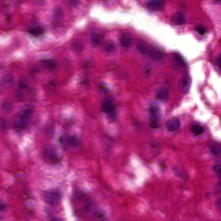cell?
<instances>
[{"mask_svg": "<svg viewBox=\"0 0 221 221\" xmlns=\"http://www.w3.org/2000/svg\"><path fill=\"white\" fill-rule=\"evenodd\" d=\"M191 130L195 135L198 136L204 133V128L201 125L194 124L191 127Z\"/></svg>", "mask_w": 221, "mask_h": 221, "instance_id": "14", "label": "cell"}, {"mask_svg": "<svg viewBox=\"0 0 221 221\" xmlns=\"http://www.w3.org/2000/svg\"><path fill=\"white\" fill-rule=\"evenodd\" d=\"M50 221H63L61 219L57 217H52Z\"/></svg>", "mask_w": 221, "mask_h": 221, "instance_id": "29", "label": "cell"}, {"mask_svg": "<svg viewBox=\"0 0 221 221\" xmlns=\"http://www.w3.org/2000/svg\"><path fill=\"white\" fill-rule=\"evenodd\" d=\"M165 2L161 0H152L148 2L147 7L153 11H159L163 9L165 6Z\"/></svg>", "mask_w": 221, "mask_h": 221, "instance_id": "6", "label": "cell"}, {"mask_svg": "<svg viewBox=\"0 0 221 221\" xmlns=\"http://www.w3.org/2000/svg\"><path fill=\"white\" fill-rule=\"evenodd\" d=\"M102 110L112 118L117 116L116 107L115 100L112 97H107L103 100L102 104Z\"/></svg>", "mask_w": 221, "mask_h": 221, "instance_id": "2", "label": "cell"}, {"mask_svg": "<svg viewBox=\"0 0 221 221\" xmlns=\"http://www.w3.org/2000/svg\"><path fill=\"white\" fill-rule=\"evenodd\" d=\"M171 20L174 24L178 25H184L186 22L185 17L181 13H177L173 15L171 17Z\"/></svg>", "mask_w": 221, "mask_h": 221, "instance_id": "7", "label": "cell"}, {"mask_svg": "<svg viewBox=\"0 0 221 221\" xmlns=\"http://www.w3.org/2000/svg\"><path fill=\"white\" fill-rule=\"evenodd\" d=\"M27 32L32 35H38L43 33L44 30L40 27H35L29 29Z\"/></svg>", "mask_w": 221, "mask_h": 221, "instance_id": "16", "label": "cell"}, {"mask_svg": "<svg viewBox=\"0 0 221 221\" xmlns=\"http://www.w3.org/2000/svg\"><path fill=\"white\" fill-rule=\"evenodd\" d=\"M150 55L153 59L160 60L165 56V53L163 51L159 49H155L150 52Z\"/></svg>", "mask_w": 221, "mask_h": 221, "instance_id": "11", "label": "cell"}, {"mask_svg": "<svg viewBox=\"0 0 221 221\" xmlns=\"http://www.w3.org/2000/svg\"><path fill=\"white\" fill-rule=\"evenodd\" d=\"M181 125V122L178 118L173 117L168 119L166 122L167 128L171 131L177 130Z\"/></svg>", "mask_w": 221, "mask_h": 221, "instance_id": "5", "label": "cell"}, {"mask_svg": "<svg viewBox=\"0 0 221 221\" xmlns=\"http://www.w3.org/2000/svg\"><path fill=\"white\" fill-rule=\"evenodd\" d=\"M44 67L49 70H53L57 66V63L55 60L51 59H46L42 60Z\"/></svg>", "mask_w": 221, "mask_h": 221, "instance_id": "10", "label": "cell"}, {"mask_svg": "<svg viewBox=\"0 0 221 221\" xmlns=\"http://www.w3.org/2000/svg\"><path fill=\"white\" fill-rule=\"evenodd\" d=\"M192 80L189 76H185L181 79L179 83V87L182 93L187 94L191 88Z\"/></svg>", "mask_w": 221, "mask_h": 221, "instance_id": "4", "label": "cell"}, {"mask_svg": "<svg viewBox=\"0 0 221 221\" xmlns=\"http://www.w3.org/2000/svg\"><path fill=\"white\" fill-rule=\"evenodd\" d=\"M91 39L92 41L95 44L100 43L101 40L100 35L99 34L97 33H94L92 34L91 36Z\"/></svg>", "mask_w": 221, "mask_h": 221, "instance_id": "21", "label": "cell"}, {"mask_svg": "<svg viewBox=\"0 0 221 221\" xmlns=\"http://www.w3.org/2000/svg\"><path fill=\"white\" fill-rule=\"evenodd\" d=\"M174 59L176 64H178L179 66H181V67H184L185 66V64L184 60L178 54H176L174 55Z\"/></svg>", "mask_w": 221, "mask_h": 221, "instance_id": "18", "label": "cell"}, {"mask_svg": "<svg viewBox=\"0 0 221 221\" xmlns=\"http://www.w3.org/2000/svg\"><path fill=\"white\" fill-rule=\"evenodd\" d=\"M213 168L216 172L219 174H221V164H216L214 166Z\"/></svg>", "mask_w": 221, "mask_h": 221, "instance_id": "25", "label": "cell"}, {"mask_svg": "<svg viewBox=\"0 0 221 221\" xmlns=\"http://www.w3.org/2000/svg\"><path fill=\"white\" fill-rule=\"evenodd\" d=\"M19 85L20 87L22 89H26L27 87V85L23 82H20Z\"/></svg>", "mask_w": 221, "mask_h": 221, "instance_id": "26", "label": "cell"}, {"mask_svg": "<svg viewBox=\"0 0 221 221\" xmlns=\"http://www.w3.org/2000/svg\"><path fill=\"white\" fill-rule=\"evenodd\" d=\"M217 205L218 207L219 208V210L221 211V198L218 200L217 203Z\"/></svg>", "mask_w": 221, "mask_h": 221, "instance_id": "30", "label": "cell"}, {"mask_svg": "<svg viewBox=\"0 0 221 221\" xmlns=\"http://www.w3.org/2000/svg\"><path fill=\"white\" fill-rule=\"evenodd\" d=\"M100 89L101 91L104 92V93H106V92L108 91V89H107L106 87H105V86H103V85H102V86H101Z\"/></svg>", "mask_w": 221, "mask_h": 221, "instance_id": "28", "label": "cell"}, {"mask_svg": "<svg viewBox=\"0 0 221 221\" xmlns=\"http://www.w3.org/2000/svg\"></svg>", "mask_w": 221, "mask_h": 221, "instance_id": "32", "label": "cell"}, {"mask_svg": "<svg viewBox=\"0 0 221 221\" xmlns=\"http://www.w3.org/2000/svg\"><path fill=\"white\" fill-rule=\"evenodd\" d=\"M156 97L158 100L166 101L169 97L168 91L165 88H161L157 91L156 94Z\"/></svg>", "mask_w": 221, "mask_h": 221, "instance_id": "9", "label": "cell"}, {"mask_svg": "<svg viewBox=\"0 0 221 221\" xmlns=\"http://www.w3.org/2000/svg\"><path fill=\"white\" fill-rule=\"evenodd\" d=\"M45 154L49 160L54 161H58V157L55 152L51 149H47L45 151Z\"/></svg>", "mask_w": 221, "mask_h": 221, "instance_id": "13", "label": "cell"}, {"mask_svg": "<svg viewBox=\"0 0 221 221\" xmlns=\"http://www.w3.org/2000/svg\"><path fill=\"white\" fill-rule=\"evenodd\" d=\"M137 48L139 51L142 54H145L147 51V48L143 44H139L137 45Z\"/></svg>", "mask_w": 221, "mask_h": 221, "instance_id": "22", "label": "cell"}, {"mask_svg": "<svg viewBox=\"0 0 221 221\" xmlns=\"http://www.w3.org/2000/svg\"><path fill=\"white\" fill-rule=\"evenodd\" d=\"M67 143L72 146H76L80 143L79 140L75 137H68L66 139Z\"/></svg>", "mask_w": 221, "mask_h": 221, "instance_id": "15", "label": "cell"}, {"mask_svg": "<svg viewBox=\"0 0 221 221\" xmlns=\"http://www.w3.org/2000/svg\"><path fill=\"white\" fill-rule=\"evenodd\" d=\"M32 113L31 109H26L18 114L14 121L16 127L18 129L24 128L25 127L30 120Z\"/></svg>", "mask_w": 221, "mask_h": 221, "instance_id": "1", "label": "cell"}, {"mask_svg": "<svg viewBox=\"0 0 221 221\" xmlns=\"http://www.w3.org/2000/svg\"><path fill=\"white\" fill-rule=\"evenodd\" d=\"M42 198L45 202L51 206L58 205L61 200L60 194L54 191H45L42 194Z\"/></svg>", "mask_w": 221, "mask_h": 221, "instance_id": "3", "label": "cell"}, {"mask_svg": "<svg viewBox=\"0 0 221 221\" xmlns=\"http://www.w3.org/2000/svg\"><path fill=\"white\" fill-rule=\"evenodd\" d=\"M14 80V77L11 74H8L4 77L3 81L4 83L6 84H11Z\"/></svg>", "mask_w": 221, "mask_h": 221, "instance_id": "23", "label": "cell"}, {"mask_svg": "<svg viewBox=\"0 0 221 221\" xmlns=\"http://www.w3.org/2000/svg\"><path fill=\"white\" fill-rule=\"evenodd\" d=\"M211 152L215 156L221 157V145L219 143H213L210 146Z\"/></svg>", "mask_w": 221, "mask_h": 221, "instance_id": "12", "label": "cell"}, {"mask_svg": "<svg viewBox=\"0 0 221 221\" xmlns=\"http://www.w3.org/2000/svg\"><path fill=\"white\" fill-rule=\"evenodd\" d=\"M115 46L113 42L108 41V43L105 45V50L107 52H112L115 50Z\"/></svg>", "mask_w": 221, "mask_h": 221, "instance_id": "19", "label": "cell"}, {"mask_svg": "<svg viewBox=\"0 0 221 221\" xmlns=\"http://www.w3.org/2000/svg\"><path fill=\"white\" fill-rule=\"evenodd\" d=\"M3 107L4 108V109H10V104H9L8 103H5L3 104Z\"/></svg>", "mask_w": 221, "mask_h": 221, "instance_id": "31", "label": "cell"}, {"mask_svg": "<svg viewBox=\"0 0 221 221\" xmlns=\"http://www.w3.org/2000/svg\"><path fill=\"white\" fill-rule=\"evenodd\" d=\"M217 63L218 67L221 70V55L218 58Z\"/></svg>", "mask_w": 221, "mask_h": 221, "instance_id": "27", "label": "cell"}, {"mask_svg": "<svg viewBox=\"0 0 221 221\" xmlns=\"http://www.w3.org/2000/svg\"><path fill=\"white\" fill-rule=\"evenodd\" d=\"M63 11L60 7H56L54 11V17L56 19L59 20L62 18Z\"/></svg>", "mask_w": 221, "mask_h": 221, "instance_id": "17", "label": "cell"}, {"mask_svg": "<svg viewBox=\"0 0 221 221\" xmlns=\"http://www.w3.org/2000/svg\"><path fill=\"white\" fill-rule=\"evenodd\" d=\"M196 30L198 32V33L201 35H204L207 32L206 29L204 26H199L197 27L196 28Z\"/></svg>", "mask_w": 221, "mask_h": 221, "instance_id": "24", "label": "cell"}, {"mask_svg": "<svg viewBox=\"0 0 221 221\" xmlns=\"http://www.w3.org/2000/svg\"><path fill=\"white\" fill-rule=\"evenodd\" d=\"M160 109L156 106H151L149 108L150 115H160Z\"/></svg>", "mask_w": 221, "mask_h": 221, "instance_id": "20", "label": "cell"}, {"mask_svg": "<svg viewBox=\"0 0 221 221\" xmlns=\"http://www.w3.org/2000/svg\"><path fill=\"white\" fill-rule=\"evenodd\" d=\"M120 41L123 47L128 48L130 46L132 42V37L130 34H125L122 35Z\"/></svg>", "mask_w": 221, "mask_h": 221, "instance_id": "8", "label": "cell"}]
</instances>
